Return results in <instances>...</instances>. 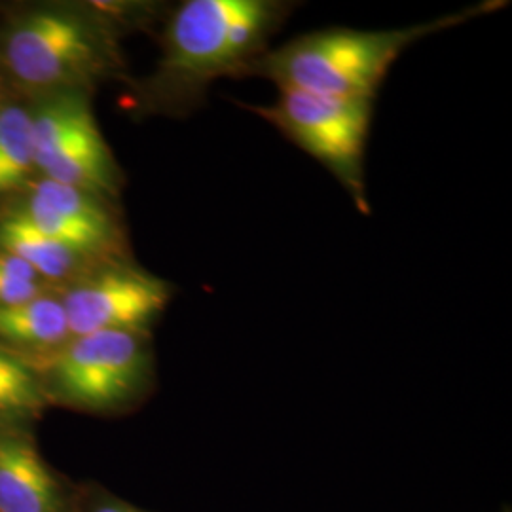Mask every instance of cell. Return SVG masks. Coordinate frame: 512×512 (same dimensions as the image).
<instances>
[{
  "label": "cell",
  "mask_w": 512,
  "mask_h": 512,
  "mask_svg": "<svg viewBox=\"0 0 512 512\" xmlns=\"http://www.w3.org/2000/svg\"><path fill=\"white\" fill-rule=\"evenodd\" d=\"M283 0H186L165 21L154 73L133 84V110L184 116L219 78H243L293 14Z\"/></svg>",
  "instance_id": "1"
},
{
  "label": "cell",
  "mask_w": 512,
  "mask_h": 512,
  "mask_svg": "<svg viewBox=\"0 0 512 512\" xmlns=\"http://www.w3.org/2000/svg\"><path fill=\"white\" fill-rule=\"evenodd\" d=\"M118 23L107 8L19 10L0 27V73L27 95H92L126 73Z\"/></svg>",
  "instance_id": "2"
},
{
  "label": "cell",
  "mask_w": 512,
  "mask_h": 512,
  "mask_svg": "<svg viewBox=\"0 0 512 512\" xmlns=\"http://www.w3.org/2000/svg\"><path fill=\"white\" fill-rule=\"evenodd\" d=\"M90 99L88 93H59L42 97L33 109L37 173L114 202L124 175L97 126Z\"/></svg>",
  "instance_id": "6"
},
{
  "label": "cell",
  "mask_w": 512,
  "mask_h": 512,
  "mask_svg": "<svg viewBox=\"0 0 512 512\" xmlns=\"http://www.w3.org/2000/svg\"><path fill=\"white\" fill-rule=\"evenodd\" d=\"M73 336L101 330L152 332L173 285L126 258H114L59 291Z\"/></svg>",
  "instance_id": "7"
},
{
  "label": "cell",
  "mask_w": 512,
  "mask_h": 512,
  "mask_svg": "<svg viewBox=\"0 0 512 512\" xmlns=\"http://www.w3.org/2000/svg\"><path fill=\"white\" fill-rule=\"evenodd\" d=\"M76 512H150L141 509L120 495L110 492L99 482H78Z\"/></svg>",
  "instance_id": "15"
},
{
  "label": "cell",
  "mask_w": 512,
  "mask_h": 512,
  "mask_svg": "<svg viewBox=\"0 0 512 512\" xmlns=\"http://www.w3.org/2000/svg\"><path fill=\"white\" fill-rule=\"evenodd\" d=\"M272 105L245 109L279 129L342 184L355 207L370 215L366 190V147L372 126L374 101L340 99L317 93L277 88Z\"/></svg>",
  "instance_id": "5"
},
{
  "label": "cell",
  "mask_w": 512,
  "mask_h": 512,
  "mask_svg": "<svg viewBox=\"0 0 512 512\" xmlns=\"http://www.w3.org/2000/svg\"><path fill=\"white\" fill-rule=\"evenodd\" d=\"M503 6V2H484L403 29L357 31L332 27L313 31L268 50L247 76L266 78L277 88L374 101L389 69L410 44Z\"/></svg>",
  "instance_id": "3"
},
{
  "label": "cell",
  "mask_w": 512,
  "mask_h": 512,
  "mask_svg": "<svg viewBox=\"0 0 512 512\" xmlns=\"http://www.w3.org/2000/svg\"><path fill=\"white\" fill-rule=\"evenodd\" d=\"M35 173L33 109L0 101V198L23 192Z\"/></svg>",
  "instance_id": "12"
},
{
  "label": "cell",
  "mask_w": 512,
  "mask_h": 512,
  "mask_svg": "<svg viewBox=\"0 0 512 512\" xmlns=\"http://www.w3.org/2000/svg\"><path fill=\"white\" fill-rule=\"evenodd\" d=\"M14 209L46 236L99 258H126V232L112 202L50 179H33Z\"/></svg>",
  "instance_id": "8"
},
{
  "label": "cell",
  "mask_w": 512,
  "mask_h": 512,
  "mask_svg": "<svg viewBox=\"0 0 512 512\" xmlns=\"http://www.w3.org/2000/svg\"><path fill=\"white\" fill-rule=\"evenodd\" d=\"M73 338L59 291L0 306V348L25 361L54 353Z\"/></svg>",
  "instance_id": "11"
},
{
  "label": "cell",
  "mask_w": 512,
  "mask_h": 512,
  "mask_svg": "<svg viewBox=\"0 0 512 512\" xmlns=\"http://www.w3.org/2000/svg\"><path fill=\"white\" fill-rule=\"evenodd\" d=\"M55 289L21 258L0 249V306L23 304Z\"/></svg>",
  "instance_id": "14"
},
{
  "label": "cell",
  "mask_w": 512,
  "mask_h": 512,
  "mask_svg": "<svg viewBox=\"0 0 512 512\" xmlns=\"http://www.w3.org/2000/svg\"><path fill=\"white\" fill-rule=\"evenodd\" d=\"M78 482L40 454L33 429L0 431V512H76Z\"/></svg>",
  "instance_id": "9"
},
{
  "label": "cell",
  "mask_w": 512,
  "mask_h": 512,
  "mask_svg": "<svg viewBox=\"0 0 512 512\" xmlns=\"http://www.w3.org/2000/svg\"><path fill=\"white\" fill-rule=\"evenodd\" d=\"M0 249L27 262L55 289H63L95 266L109 262L46 236L14 207L0 215Z\"/></svg>",
  "instance_id": "10"
},
{
  "label": "cell",
  "mask_w": 512,
  "mask_h": 512,
  "mask_svg": "<svg viewBox=\"0 0 512 512\" xmlns=\"http://www.w3.org/2000/svg\"><path fill=\"white\" fill-rule=\"evenodd\" d=\"M48 408L35 368L0 348V431L33 429Z\"/></svg>",
  "instance_id": "13"
},
{
  "label": "cell",
  "mask_w": 512,
  "mask_h": 512,
  "mask_svg": "<svg viewBox=\"0 0 512 512\" xmlns=\"http://www.w3.org/2000/svg\"><path fill=\"white\" fill-rule=\"evenodd\" d=\"M35 368L50 406L92 416H124L147 401L156 387L152 332L101 330L73 336Z\"/></svg>",
  "instance_id": "4"
}]
</instances>
